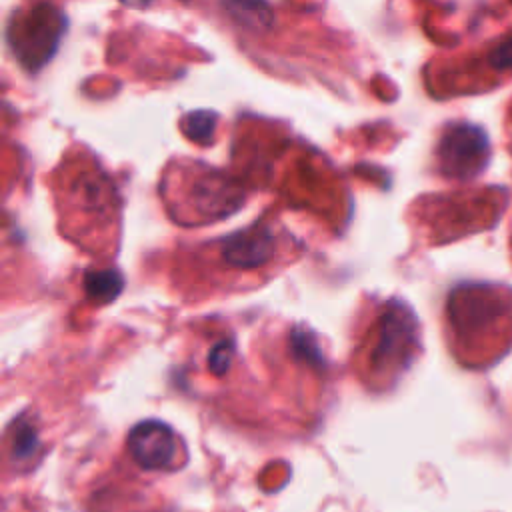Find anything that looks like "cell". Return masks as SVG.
<instances>
[{"instance_id": "cell-1", "label": "cell", "mask_w": 512, "mask_h": 512, "mask_svg": "<svg viewBox=\"0 0 512 512\" xmlns=\"http://www.w3.org/2000/svg\"><path fill=\"white\" fill-rule=\"evenodd\" d=\"M56 182L66 222H80L78 234L82 238L90 236L92 228L104 234L118 222L116 188L98 162H66Z\"/></svg>"}, {"instance_id": "cell-2", "label": "cell", "mask_w": 512, "mask_h": 512, "mask_svg": "<svg viewBox=\"0 0 512 512\" xmlns=\"http://www.w3.org/2000/svg\"><path fill=\"white\" fill-rule=\"evenodd\" d=\"M164 180L174 182L178 218L190 216L192 222L226 218L244 202L238 182L198 162L174 166V174Z\"/></svg>"}, {"instance_id": "cell-3", "label": "cell", "mask_w": 512, "mask_h": 512, "mask_svg": "<svg viewBox=\"0 0 512 512\" xmlns=\"http://www.w3.org/2000/svg\"><path fill=\"white\" fill-rule=\"evenodd\" d=\"M282 252V238L272 224H250L208 246V254L218 270L228 274H248L268 270Z\"/></svg>"}, {"instance_id": "cell-4", "label": "cell", "mask_w": 512, "mask_h": 512, "mask_svg": "<svg viewBox=\"0 0 512 512\" xmlns=\"http://www.w3.org/2000/svg\"><path fill=\"white\" fill-rule=\"evenodd\" d=\"M130 458L144 470H168L176 464V432L160 420L138 422L126 438Z\"/></svg>"}, {"instance_id": "cell-5", "label": "cell", "mask_w": 512, "mask_h": 512, "mask_svg": "<svg viewBox=\"0 0 512 512\" xmlns=\"http://www.w3.org/2000/svg\"><path fill=\"white\" fill-rule=\"evenodd\" d=\"M488 154V140L474 126H452L438 144L440 170L448 176H470L478 172Z\"/></svg>"}, {"instance_id": "cell-6", "label": "cell", "mask_w": 512, "mask_h": 512, "mask_svg": "<svg viewBox=\"0 0 512 512\" xmlns=\"http://www.w3.org/2000/svg\"><path fill=\"white\" fill-rule=\"evenodd\" d=\"M86 292L96 302H108L118 296L122 288V278L116 270H102V272H90L84 280Z\"/></svg>"}, {"instance_id": "cell-7", "label": "cell", "mask_w": 512, "mask_h": 512, "mask_svg": "<svg viewBox=\"0 0 512 512\" xmlns=\"http://www.w3.org/2000/svg\"><path fill=\"white\" fill-rule=\"evenodd\" d=\"M214 126H216V116L210 114V112H194L186 118L184 122V130L188 132V136L196 142H208L210 140V134L214 132Z\"/></svg>"}, {"instance_id": "cell-8", "label": "cell", "mask_w": 512, "mask_h": 512, "mask_svg": "<svg viewBox=\"0 0 512 512\" xmlns=\"http://www.w3.org/2000/svg\"><path fill=\"white\" fill-rule=\"evenodd\" d=\"M36 448H38L36 430L28 424H18L12 438V456L18 460H26L36 452Z\"/></svg>"}]
</instances>
